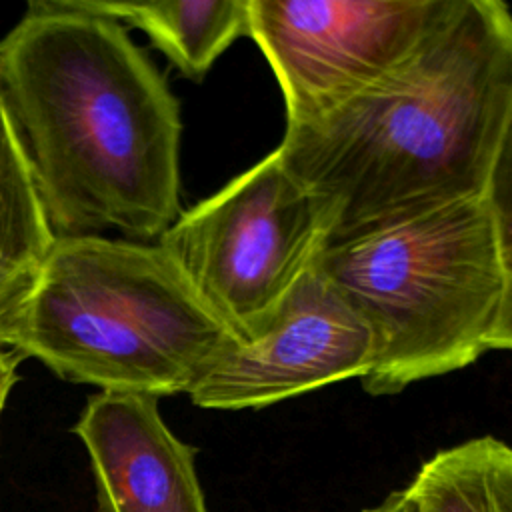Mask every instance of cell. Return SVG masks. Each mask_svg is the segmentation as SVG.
I'll return each instance as SVG.
<instances>
[{
    "label": "cell",
    "mask_w": 512,
    "mask_h": 512,
    "mask_svg": "<svg viewBox=\"0 0 512 512\" xmlns=\"http://www.w3.org/2000/svg\"><path fill=\"white\" fill-rule=\"evenodd\" d=\"M408 490L420 512H512V446L478 436L428 458Z\"/></svg>",
    "instance_id": "30bf717a"
},
{
    "label": "cell",
    "mask_w": 512,
    "mask_h": 512,
    "mask_svg": "<svg viewBox=\"0 0 512 512\" xmlns=\"http://www.w3.org/2000/svg\"><path fill=\"white\" fill-rule=\"evenodd\" d=\"M362 512H420L416 498L412 496V492L406 488L402 490H394L390 492L382 502H378L376 506H370Z\"/></svg>",
    "instance_id": "2e32d148"
},
{
    "label": "cell",
    "mask_w": 512,
    "mask_h": 512,
    "mask_svg": "<svg viewBox=\"0 0 512 512\" xmlns=\"http://www.w3.org/2000/svg\"><path fill=\"white\" fill-rule=\"evenodd\" d=\"M80 2L96 14L140 28L182 76L196 82L240 36H248V0Z\"/></svg>",
    "instance_id": "9c48e42d"
},
{
    "label": "cell",
    "mask_w": 512,
    "mask_h": 512,
    "mask_svg": "<svg viewBox=\"0 0 512 512\" xmlns=\"http://www.w3.org/2000/svg\"><path fill=\"white\" fill-rule=\"evenodd\" d=\"M314 268L364 322L372 396L462 370L488 352L510 274L484 196L322 242Z\"/></svg>",
    "instance_id": "3957f363"
},
{
    "label": "cell",
    "mask_w": 512,
    "mask_h": 512,
    "mask_svg": "<svg viewBox=\"0 0 512 512\" xmlns=\"http://www.w3.org/2000/svg\"><path fill=\"white\" fill-rule=\"evenodd\" d=\"M38 266L0 260V346L10 348L18 336Z\"/></svg>",
    "instance_id": "4fadbf2b"
},
{
    "label": "cell",
    "mask_w": 512,
    "mask_h": 512,
    "mask_svg": "<svg viewBox=\"0 0 512 512\" xmlns=\"http://www.w3.org/2000/svg\"><path fill=\"white\" fill-rule=\"evenodd\" d=\"M370 354L364 322L312 264L256 336L230 334L188 396L200 408H264L362 378Z\"/></svg>",
    "instance_id": "52a82bcc"
},
{
    "label": "cell",
    "mask_w": 512,
    "mask_h": 512,
    "mask_svg": "<svg viewBox=\"0 0 512 512\" xmlns=\"http://www.w3.org/2000/svg\"><path fill=\"white\" fill-rule=\"evenodd\" d=\"M324 240L314 196L272 150L194 204L156 240L238 340L256 336Z\"/></svg>",
    "instance_id": "5b68a950"
},
{
    "label": "cell",
    "mask_w": 512,
    "mask_h": 512,
    "mask_svg": "<svg viewBox=\"0 0 512 512\" xmlns=\"http://www.w3.org/2000/svg\"><path fill=\"white\" fill-rule=\"evenodd\" d=\"M450 0H248V36L284 96L286 126L346 104L408 60Z\"/></svg>",
    "instance_id": "8992f818"
},
{
    "label": "cell",
    "mask_w": 512,
    "mask_h": 512,
    "mask_svg": "<svg viewBox=\"0 0 512 512\" xmlns=\"http://www.w3.org/2000/svg\"><path fill=\"white\" fill-rule=\"evenodd\" d=\"M156 396L96 392L72 432L86 446L100 512H208L196 448L164 422Z\"/></svg>",
    "instance_id": "ba28073f"
},
{
    "label": "cell",
    "mask_w": 512,
    "mask_h": 512,
    "mask_svg": "<svg viewBox=\"0 0 512 512\" xmlns=\"http://www.w3.org/2000/svg\"><path fill=\"white\" fill-rule=\"evenodd\" d=\"M488 350H512V276L504 294V302L488 340Z\"/></svg>",
    "instance_id": "5bb4252c"
},
{
    "label": "cell",
    "mask_w": 512,
    "mask_h": 512,
    "mask_svg": "<svg viewBox=\"0 0 512 512\" xmlns=\"http://www.w3.org/2000/svg\"><path fill=\"white\" fill-rule=\"evenodd\" d=\"M510 110V8L450 0L408 60L320 120L286 126L276 152L314 196L328 242L484 196Z\"/></svg>",
    "instance_id": "7a4b0ae2"
},
{
    "label": "cell",
    "mask_w": 512,
    "mask_h": 512,
    "mask_svg": "<svg viewBox=\"0 0 512 512\" xmlns=\"http://www.w3.org/2000/svg\"><path fill=\"white\" fill-rule=\"evenodd\" d=\"M0 84L56 236L158 240L180 216V104L128 28L34 0L0 40Z\"/></svg>",
    "instance_id": "6da1fadb"
},
{
    "label": "cell",
    "mask_w": 512,
    "mask_h": 512,
    "mask_svg": "<svg viewBox=\"0 0 512 512\" xmlns=\"http://www.w3.org/2000/svg\"><path fill=\"white\" fill-rule=\"evenodd\" d=\"M484 198L496 222L506 270L512 276V110L498 142Z\"/></svg>",
    "instance_id": "7c38bea8"
},
{
    "label": "cell",
    "mask_w": 512,
    "mask_h": 512,
    "mask_svg": "<svg viewBox=\"0 0 512 512\" xmlns=\"http://www.w3.org/2000/svg\"><path fill=\"white\" fill-rule=\"evenodd\" d=\"M54 240L24 140L0 84V260L40 266Z\"/></svg>",
    "instance_id": "8fae6325"
},
{
    "label": "cell",
    "mask_w": 512,
    "mask_h": 512,
    "mask_svg": "<svg viewBox=\"0 0 512 512\" xmlns=\"http://www.w3.org/2000/svg\"><path fill=\"white\" fill-rule=\"evenodd\" d=\"M230 338L158 242L56 236L12 350L98 392H190Z\"/></svg>",
    "instance_id": "277c9868"
},
{
    "label": "cell",
    "mask_w": 512,
    "mask_h": 512,
    "mask_svg": "<svg viewBox=\"0 0 512 512\" xmlns=\"http://www.w3.org/2000/svg\"><path fill=\"white\" fill-rule=\"evenodd\" d=\"M24 360L26 358L20 352L0 346V414L4 410V404L12 386L18 382V366Z\"/></svg>",
    "instance_id": "9a60e30c"
}]
</instances>
